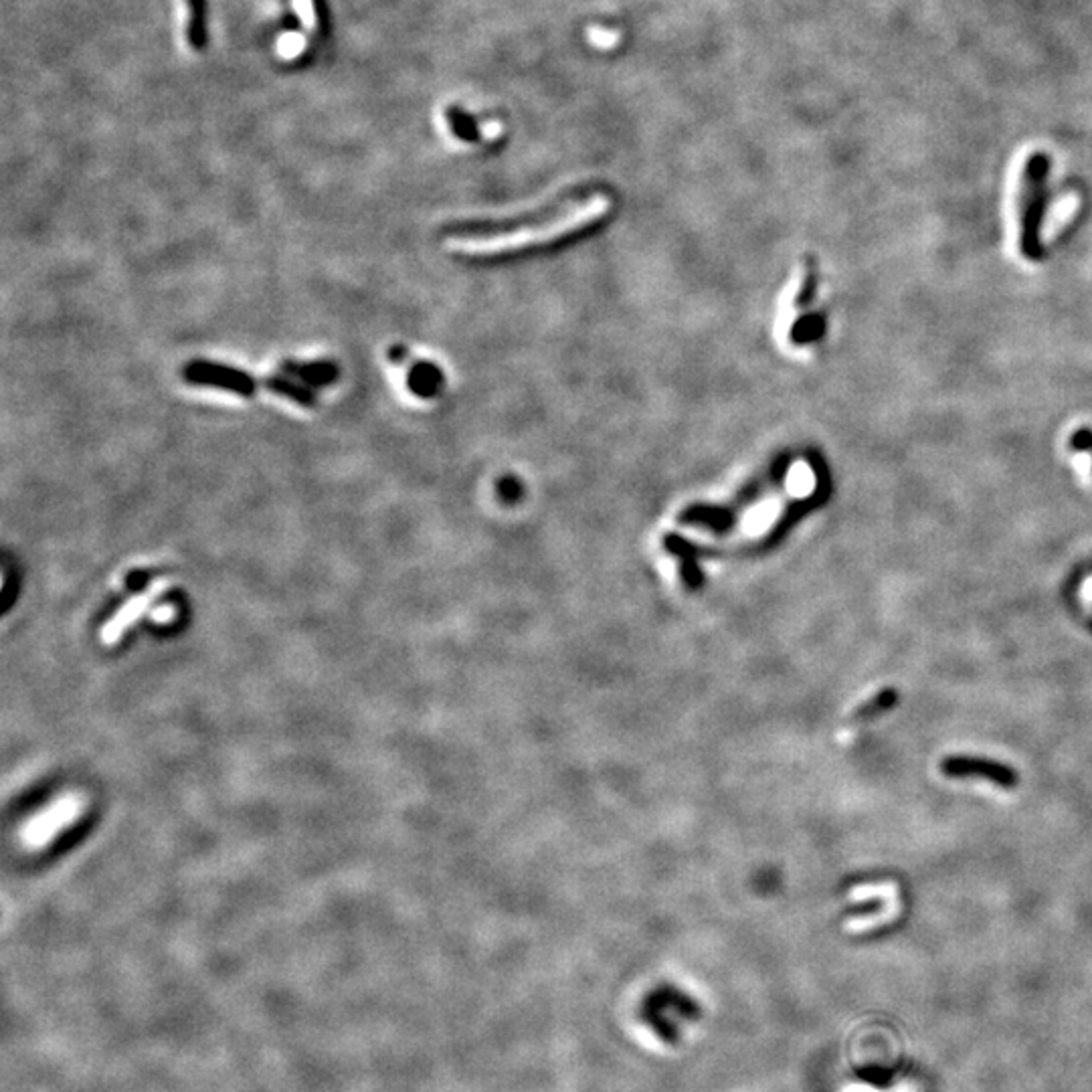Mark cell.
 <instances>
[{
    "instance_id": "obj_10",
    "label": "cell",
    "mask_w": 1092,
    "mask_h": 1092,
    "mask_svg": "<svg viewBox=\"0 0 1092 1092\" xmlns=\"http://www.w3.org/2000/svg\"><path fill=\"white\" fill-rule=\"evenodd\" d=\"M1075 467L1080 472L1082 477H1090V469H1092V457L1088 454H1078L1075 457Z\"/></svg>"
},
{
    "instance_id": "obj_3",
    "label": "cell",
    "mask_w": 1092,
    "mask_h": 1092,
    "mask_svg": "<svg viewBox=\"0 0 1092 1092\" xmlns=\"http://www.w3.org/2000/svg\"><path fill=\"white\" fill-rule=\"evenodd\" d=\"M945 771L951 773V775H985V779H991L1000 785H1012L1015 779L1013 775L1001 767V765H995V763H985V761H977V759H951L949 763L945 765Z\"/></svg>"
},
{
    "instance_id": "obj_6",
    "label": "cell",
    "mask_w": 1092,
    "mask_h": 1092,
    "mask_svg": "<svg viewBox=\"0 0 1092 1092\" xmlns=\"http://www.w3.org/2000/svg\"><path fill=\"white\" fill-rule=\"evenodd\" d=\"M587 41L599 51H611L613 47L621 43V35L619 31H613V28L593 25L587 28Z\"/></svg>"
},
{
    "instance_id": "obj_2",
    "label": "cell",
    "mask_w": 1092,
    "mask_h": 1092,
    "mask_svg": "<svg viewBox=\"0 0 1092 1092\" xmlns=\"http://www.w3.org/2000/svg\"><path fill=\"white\" fill-rule=\"evenodd\" d=\"M185 379L190 382V385L215 387L221 391L235 392V395H241V397H253L255 392H260V391H270V392H273V395H282L285 399L294 401V403H298L300 407H308V409L316 407V397L310 391V387L298 385V382H292V380L282 379V377L257 379V377L247 375V372H243V370H237L233 367H225V364H217V362H209V360L190 362L185 369Z\"/></svg>"
},
{
    "instance_id": "obj_8",
    "label": "cell",
    "mask_w": 1092,
    "mask_h": 1092,
    "mask_svg": "<svg viewBox=\"0 0 1092 1092\" xmlns=\"http://www.w3.org/2000/svg\"><path fill=\"white\" fill-rule=\"evenodd\" d=\"M187 13H188V25H187L188 39H190V43L197 45L200 39V8H198L197 0H187Z\"/></svg>"
},
{
    "instance_id": "obj_9",
    "label": "cell",
    "mask_w": 1092,
    "mask_h": 1092,
    "mask_svg": "<svg viewBox=\"0 0 1092 1092\" xmlns=\"http://www.w3.org/2000/svg\"><path fill=\"white\" fill-rule=\"evenodd\" d=\"M294 8H295V13H298L300 21L305 28H316L314 0H294Z\"/></svg>"
},
{
    "instance_id": "obj_5",
    "label": "cell",
    "mask_w": 1092,
    "mask_h": 1092,
    "mask_svg": "<svg viewBox=\"0 0 1092 1092\" xmlns=\"http://www.w3.org/2000/svg\"><path fill=\"white\" fill-rule=\"evenodd\" d=\"M1075 207H1076V200L1075 198L1062 200V203L1052 210V215L1046 219V221H1044V225H1042V239H1046V241H1048V239H1052L1054 235H1056L1060 231V229H1062V225H1065L1068 221V219L1072 217V213H1075Z\"/></svg>"
},
{
    "instance_id": "obj_4",
    "label": "cell",
    "mask_w": 1092,
    "mask_h": 1092,
    "mask_svg": "<svg viewBox=\"0 0 1092 1092\" xmlns=\"http://www.w3.org/2000/svg\"><path fill=\"white\" fill-rule=\"evenodd\" d=\"M282 369L285 372H290V375L300 377L305 387H320V385H328L334 379H337V367L330 362H310V364H298V362H292L287 360L282 364Z\"/></svg>"
},
{
    "instance_id": "obj_7",
    "label": "cell",
    "mask_w": 1092,
    "mask_h": 1092,
    "mask_svg": "<svg viewBox=\"0 0 1092 1092\" xmlns=\"http://www.w3.org/2000/svg\"><path fill=\"white\" fill-rule=\"evenodd\" d=\"M305 47V39L302 33H285L280 37V41H277V53H280L282 59H295Z\"/></svg>"
},
{
    "instance_id": "obj_1",
    "label": "cell",
    "mask_w": 1092,
    "mask_h": 1092,
    "mask_svg": "<svg viewBox=\"0 0 1092 1092\" xmlns=\"http://www.w3.org/2000/svg\"><path fill=\"white\" fill-rule=\"evenodd\" d=\"M609 207L611 203L605 195H593L585 200H577V203L562 207L559 213L546 217L542 221L526 223L516 229H508V231L455 235L449 239V243L455 245L457 252L467 255H500L522 252V249L552 243L561 237L581 231V229L605 217Z\"/></svg>"
}]
</instances>
